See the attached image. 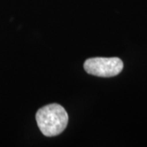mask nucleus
<instances>
[{"label":"nucleus","instance_id":"obj_1","mask_svg":"<svg viewBox=\"0 0 147 147\" xmlns=\"http://www.w3.org/2000/svg\"><path fill=\"white\" fill-rule=\"evenodd\" d=\"M68 121L67 112L59 104L45 105L36 113L38 127L46 137H55L61 134L67 127Z\"/></svg>","mask_w":147,"mask_h":147},{"label":"nucleus","instance_id":"obj_2","mask_svg":"<svg viewBox=\"0 0 147 147\" xmlns=\"http://www.w3.org/2000/svg\"><path fill=\"white\" fill-rule=\"evenodd\" d=\"M84 67L89 74L109 78L120 73L123 68V63L118 57H93L86 60Z\"/></svg>","mask_w":147,"mask_h":147}]
</instances>
